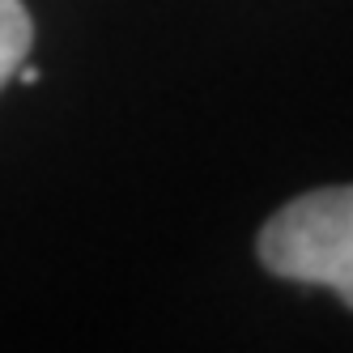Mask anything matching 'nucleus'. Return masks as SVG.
Returning a JSON list of instances; mask_svg holds the SVG:
<instances>
[{
    "label": "nucleus",
    "mask_w": 353,
    "mask_h": 353,
    "mask_svg": "<svg viewBox=\"0 0 353 353\" xmlns=\"http://www.w3.org/2000/svg\"><path fill=\"white\" fill-rule=\"evenodd\" d=\"M256 256L272 276L327 285L353 307V183L281 205L264 221Z\"/></svg>",
    "instance_id": "obj_1"
},
{
    "label": "nucleus",
    "mask_w": 353,
    "mask_h": 353,
    "mask_svg": "<svg viewBox=\"0 0 353 353\" xmlns=\"http://www.w3.org/2000/svg\"><path fill=\"white\" fill-rule=\"evenodd\" d=\"M30 43H34V26H30L26 5L21 0H0V85L30 56Z\"/></svg>",
    "instance_id": "obj_2"
},
{
    "label": "nucleus",
    "mask_w": 353,
    "mask_h": 353,
    "mask_svg": "<svg viewBox=\"0 0 353 353\" xmlns=\"http://www.w3.org/2000/svg\"><path fill=\"white\" fill-rule=\"evenodd\" d=\"M17 81H21V85H39V68L21 60V64H17Z\"/></svg>",
    "instance_id": "obj_3"
}]
</instances>
